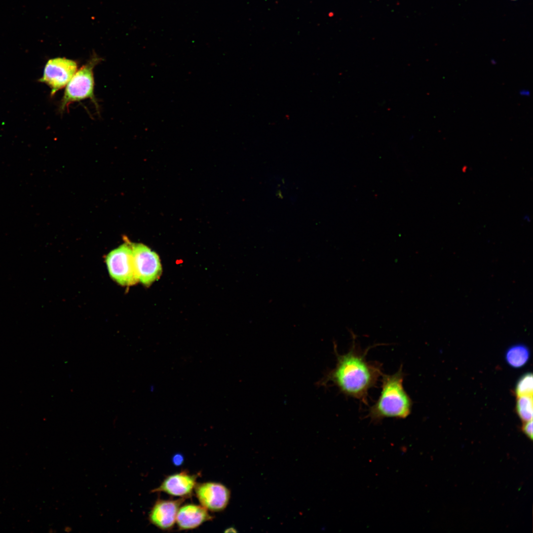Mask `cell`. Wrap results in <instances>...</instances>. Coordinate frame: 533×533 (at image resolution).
<instances>
[{"mask_svg": "<svg viewBox=\"0 0 533 533\" xmlns=\"http://www.w3.org/2000/svg\"><path fill=\"white\" fill-rule=\"evenodd\" d=\"M368 350L361 351L353 343L347 353L339 354L335 347L336 366L321 380L320 384L332 383L344 395L367 404L369 390L382 375L380 363L367 360Z\"/></svg>", "mask_w": 533, "mask_h": 533, "instance_id": "obj_1", "label": "cell"}, {"mask_svg": "<svg viewBox=\"0 0 533 533\" xmlns=\"http://www.w3.org/2000/svg\"><path fill=\"white\" fill-rule=\"evenodd\" d=\"M380 396L369 410L368 417L378 422L385 418L405 419L411 414L413 402L403 386L402 366L392 375H382Z\"/></svg>", "mask_w": 533, "mask_h": 533, "instance_id": "obj_2", "label": "cell"}, {"mask_svg": "<svg viewBox=\"0 0 533 533\" xmlns=\"http://www.w3.org/2000/svg\"><path fill=\"white\" fill-rule=\"evenodd\" d=\"M101 60L97 55H94L76 72L65 89L61 102V111H64L71 103L85 99L91 100L98 107L94 94L93 69Z\"/></svg>", "mask_w": 533, "mask_h": 533, "instance_id": "obj_3", "label": "cell"}, {"mask_svg": "<svg viewBox=\"0 0 533 533\" xmlns=\"http://www.w3.org/2000/svg\"><path fill=\"white\" fill-rule=\"evenodd\" d=\"M106 262L111 277L123 286H131L139 281L136 275L131 243L127 241L107 256Z\"/></svg>", "mask_w": 533, "mask_h": 533, "instance_id": "obj_4", "label": "cell"}, {"mask_svg": "<svg viewBox=\"0 0 533 533\" xmlns=\"http://www.w3.org/2000/svg\"><path fill=\"white\" fill-rule=\"evenodd\" d=\"M77 63L65 57L49 60L45 65L42 76L39 81L51 88V96L64 87L77 71Z\"/></svg>", "mask_w": 533, "mask_h": 533, "instance_id": "obj_5", "label": "cell"}, {"mask_svg": "<svg viewBox=\"0 0 533 533\" xmlns=\"http://www.w3.org/2000/svg\"><path fill=\"white\" fill-rule=\"evenodd\" d=\"M134 264L139 281L149 285L161 273V265L158 255L146 245L131 243Z\"/></svg>", "mask_w": 533, "mask_h": 533, "instance_id": "obj_6", "label": "cell"}, {"mask_svg": "<svg viewBox=\"0 0 533 533\" xmlns=\"http://www.w3.org/2000/svg\"><path fill=\"white\" fill-rule=\"evenodd\" d=\"M194 489L201 505L208 510L222 511L228 504L230 491L221 483L211 482L197 483Z\"/></svg>", "mask_w": 533, "mask_h": 533, "instance_id": "obj_7", "label": "cell"}, {"mask_svg": "<svg viewBox=\"0 0 533 533\" xmlns=\"http://www.w3.org/2000/svg\"><path fill=\"white\" fill-rule=\"evenodd\" d=\"M186 497L175 500L157 499L149 513L150 522L160 530L172 529L176 523L178 510Z\"/></svg>", "mask_w": 533, "mask_h": 533, "instance_id": "obj_8", "label": "cell"}, {"mask_svg": "<svg viewBox=\"0 0 533 533\" xmlns=\"http://www.w3.org/2000/svg\"><path fill=\"white\" fill-rule=\"evenodd\" d=\"M197 474H191L184 470L170 475L161 484L152 490L153 492H164L175 496L188 497L194 489Z\"/></svg>", "mask_w": 533, "mask_h": 533, "instance_id": "obj_9", "label": "cell"}, {"mask_svg": "<svg viewBox=\"0 0 533 533\" xmlns=\"http://www.w3.org/2000/svg\"><path fill=\"white\" fill-rule=\"evenodd\" d=\"M212 519L213 516L205 507L202 505L189 503L180 507L176 523L179 529L188 530L195 529L205 522Z\"/></svg>", "mask_w": 533, "mask_h": 533, "instance_id": "obj_10", "label": "cell"}, {"mask_svg": "<svg viewBox=\"0 0 533 533\" xmlns=\"http://www.w3.org/2000/svg\"><path fill=\"white\" fill-rule=\"evenodd\" d=\"M530 356L529 348L523 344L513 345L508 348L505 355L506 363L515 368L524 366L528 362Z\"/></svg>", "mask_w": 533, "mask_h": 533, "instance_id": "obj_11", "label": "cell"}, {"mask_svg": "<svg viewBox=\"0 0 533 533\" xmlns=\"http://www.w3.org/2000/svg\"><path fill=\"white\" fill-rule=\"evenodd\" d=\"M516 409L521 419L526 422L533 419V395L517 396Z\"/></svg>", "mask_w": 533, "mask_h": 533, "instance_id": "obj_12", "label": "cell"}, {"mask_svg": "<svg viewBox=\"0 0 533 533\" xmlns=\"http://www.w3.org/2000/svg\"><path fill=\"white\" fill-rule=\"evenodd\" d=\"M533 378L531 373L523 375L518 381L515 393L517 396L521 395H533Z\"/></svg>", "mask_w": 533, "mask_h": 533, "instance_id": "obj_13", "label": "cell"}, {"mask_svg": "<svg viewBox=\"0 0 533 533\" xmlns=\"http://www.w3.org/2000/svg\"><path fill=\"white\" fill-rule=\"evenodd\" d=\"M524 433L531 439H533V420L524 422L522 428Z\"/></svg>", "mask_w": 533, "mask_h": 533, "instance_id": "obj_14", "label": "cell"}, {"mask_svg": "<svg viewBox=\"0 0 533 533\" xmlns=\"http://www.w3.org/2000/svg\"><path fill=\"white\" fill-rule=\"evenodd\" d=\"M172 462L175 465L180 466L184 462V457L180 454H175L172 457Z\"/></svg>", "mask_w": 533, "mask_h": 533, "instance_id": "obj_15", "label": "cell"}, {"mask_svg": "<svg viewBox=\"0 0 533 533\" xmlns=\"http://www.w3.org/2000/svg\"><path fill=\"white\" fill-rule=\"evenodd\" d=\"M519 94L522 97H529L531 95V92L528 89L523 88L519 91Z\"/></svg>", "mask_w": 533, "mask_h": 533, "instance_id": "obj_16", "label": "cell"}, {"mask_svg": "<svg viewBox=\"0 0 533 533\" xmlns=\"http://www.w3.org/2000/svg\"><path fill=\"white\" fill-rule=\"evenodd\" d=\"M490 63L492 65H495L497 64V62L495 59H491Z\"/></svg>", "mask_w": 533, "mask_h": 533, "instance_id": "obj_17", "label": "cell"}, {"mask_svg": "<svg viewBox=\"0 0 533 533\" xmlns=\"http://www.w3.org/2000/svg\"><path fill=\"white\" fill-rule=\"evenodd\" d=\"M524 220H526V221H527L528 222H529V221H530V217H529V216H525V217H524Z\"/></svg>", "mask_w": 533, "mask_h": 533, "instance_id": "obj_18", "label": "cell"}]
</instances>
